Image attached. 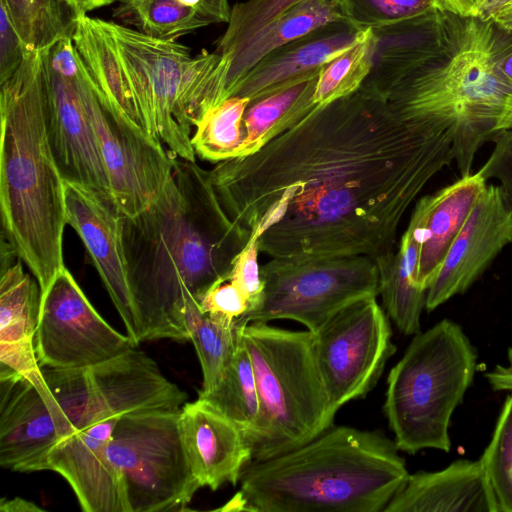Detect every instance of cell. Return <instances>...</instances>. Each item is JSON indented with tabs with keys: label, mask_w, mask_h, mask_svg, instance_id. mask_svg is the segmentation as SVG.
I'll list each match as a JSON object with an SVG mask.
<instances>
[{
	"label": "cell",
	"mask_w": 512,
	"mask_h": 512,
	"mask_svg": "<svg viewBox=\"0 0 512 512\" xmlns=\"http://www.w3.org/2000/svg\"><path fill=\"white\" fill-rule=\"evenodd\" d=\"M372 31L375 37L373 63L361 88L385 99L402 78L443 47L446 12L434 8Z\"/></svg>",
	"instance_id": "obj_23"
},
{
	"label": "cell",
	"mask_w": 512,
	"mask_h": 512,
	"mask_svg": "<svg viewBox=\"0 0 512 512\" xmlns=\"http://www.w3.org/2000/svg\"><path fill=\"white\" fill-rule=\"evenodd\" d=\"M300 1L302 0H247L234 4L227 28L215 43V52H235L261 28Z\"/></svg>",
	"instance_id": "obj_35"
},
{
	"label": "cell",
	"mask_w": 512,
	"mask_h": 512,
	"mask_svg": "<svg viewBox=\"0 0 512 512\" xmlns=\"http://www.w3.org/2000/svg\"><path fill=\"white\" fill-rule=\"evenodd\" d=\"M476 363L474 346L451 320L414 336L389 372L383 405L400 451L450 450L451 416L473 381Z\"/></svg>",
	"instance_id": "obj_8"
},
{
	"label": "cell",
	"mask_w": 512,
	"mask_h": 512,
	"mask_svg": "<svg viewBox=\"0 0 512 512\" xmlns=\"http://www.w3.org/2000/svg\"><path fill=\"white\" fill-rule=\"evenodd\" d=\"M510 242L512 204L500 184H487L430 284L425 308L465 292Z\"/></svg>",
	"instance_id": "obj_16"
},
{
	"label": "cell",
	"mask_w": 512,
	"mask_h": 512,
	"mask_svg": "<svg viewBox=\"0 0 512 512\" xmlns=\"http://www.w3.org/2000/svg\"><path fill=\"white\" fill-rule=\"evenodd\" d=\"M199 304L203 312L229 323L237 322L250 309L245 295L229 279L212 286Z\"/></svg>",
	"instance_id": "obj_38"
},
{
	"label": "cell",
	"mask_w": 512,
	"mask_h": 512,
	"mask_svg": "<svg viewBox=\"0 0 512 512\" xmlns=\"http://www.w3.org/2000/svg\"><path fill=\"white\" fill-rule=\"evenodd\" d=\"M499 67L505 78L512 84V49L503 55Z\"/></svg>",
	"instance_id": "obj_46"
},
{
	"label": "cell",
	"mask_w": 512,
	"mask_h": 512,
	"mask_svg": "<svg viewBox=\"0 0 512 512\" xmlns=\"http://www.w3.org/2000/svg\"><path fill=\"white\" fill-rule=\"evenodd\" d=\"M487 180L477 171L420 198L406 232L418 243L416 284L427 291Z\"/></svg>",
	"instance_id": "obj_21"
},
{
	"label": "cell",
	"mask_w": 512,
	"mask_h": 512,
	"mask_svg": "<svg viewBox=\"0 0 512 512\" xmlns=\"http://www.w3.org/2000/svg\"><path fill=\"white\" fill-rule=\"evenodd\" d=\"M478 0H434L436 9L460 16H474Z\"/></svg>",
	"instance_id": "obj_41"
},
{
	"label": "cell",
	"mask_w": 512,
	"mask_h": 512,
	"mask_svg": "<svg viewBox=\"0 0 512 512\" xmlns=\"http://www.w3.org/2000/svg\"><path fill=\"white\" fill-rule=\"evenodd\" d=\"M135 347L100 316L66 267L41 293L35 338L41 367L87 369Z\"/></svg>",
	"instance_id": "obj_14"
},
{
	"label": "cell",
	"mask_w": 512,
	"mask_h": 512,
	"mask_svg": "<svg viewBox=\"0 0 512 512\" xmlns=\"http://www.w3.org/2000/svg\"><path fill=\"white\" fill-rule=\"evenodd\" d=\"M26 48L44 51L72 37L77 15L63 0H0Z\"/></svg>",
	"instance_id": "obj_31"
},
{
	"label": "cell",
	"mask_w": 512,
	"mask_h": 512,
	"mask_svg": "<svg viewBox=\"0 0 512 512\" xmlns=\"http://www.w3.org/2000/svg\"><path fill=\"white\" fill-rule=\"evenodd\" d=\"M334 22H348L341 0H302L261 28L238 50L222 54L230 59L226 98L232 96L242 77L268 53Z\"/></svg>",
	"instance_id": "obj_25"
},
{
	"label": "cell",
	"mask_w": 512,
	"mask_h": 512,
	"mask_svg": "<svg viewBox=\"0 0 512 512\" xmlns=\"http://www.w3.org/2000/svg\"><path fill=\"white\" fill-rule=\"evenodd\" d=\"M320 70L250 102L243 116L245 136L237 157L255 153L319 106L313 96Z\"/></svg>",
	"instance_id": "obj_27"
},
{
	"label": "cell",
	"mask_w": 512,
	"mask_h": 512,
	"mask_svg": "<svg viewBox=\"0 0 512 512\" xmlns=\"http://www.w3.org/2000/svg\"><path fill=\"white\" fill-rule=\"evenodd\" d=\"M259 253L257 239L250 238L243 249L234 257L229 273V280L238 286L249 302L250 309L248 312L258 307L264 290L258 264Z\"/></svg>",
	"instance_id": "obj_37"
},
{
	"label": "cell",
	"mask_w": 512,
	"mask_h": 512,
	"mask_svg": "<svg viewBox=\"0 0 512 512\" xmlns=\"http://www.w3.org/2000/svg\"><path fill=\"white\" fill-rule=\"evenodd\" d=\"M408 476L396 443L382 433L331 427L298 448L252 460L219 510L384 512Z\"/></svg>",
	"instance_id": "obj_5"
},
{
	"label": "cell",
	"mask_w": 512,
	"mask_h": 512,
	"mask_svg": "<svg viewBox=\"0 0 512 512\" xmlns=\"http://www.w3.org/2000/svg\"><path fill=\"white\" fill-rule=\"evenodd\" d=\"M312 333L316 363L336 412L374 388L396 351L388 315L375 296L346 305Z\"/></svg>",
	"instance_id": "obj_11"
},
{
	"label": "cell",
	"mask_w": 512,
	"mask_h": 512,
	"mask_svg": "<svg viewBox=\"0 0 512 512\" xmlns=\"http://www.w3.org/2000/svg\"><path fill=\"white\" fill-rule=\"evenodd\" d=\"M478 2H479V0H478ZM477 6H478V5H477ZM475 12H476V11H475Z\"/></svg>",
	"instance_id": "obj_47"
},
{
	"label": "cell",
	"mask_w": 512,
	"mask_h": 512,
	"mask_svg": "<svg viewBox=\"0 0 512 512\" xmlns=\"http://www.w3.org/2000/svg\"><path fill=\"white\" fill-rule=\"evenodd\" d=\"M369 29V28H368ZM348 22H334L268 53L239 81L232 96L259 99L286 83L320 70L367 34Z\"/></svg>",
	"instance_id": "obj_22"
},
{
	"label": "cell",
	"mask_w": 512,
	"mask_h": 512,
	"mask_svg": "<svg viewBox=\"0 0 512 512\" xmlns=\"http://www.w3.org/2000/svg\"><path fill=\"white\" fill-rule=\"evenodd\" d=\"M260 273L262 300L240 324L290 319L314 332L346 305L378 296V267L366 255L271 258Z\"/></svg>",
	"instance_id": "obj_10"
},
{
	"label": "cell",
	"mask_w": 512,
	"mask_h": 512,
	"mask_svg": "<svg viewBox=\"0 0 512 512\" xmlns=\"http://www.w3.org/2000/svg\"><path fill=\"white\" fill-rule=\"evenodd\" d=\"M384 512H496L480 460L409 474Z\"/></svg>",
	"instance_id": "obj_24"
},
{
	"label": "cell",
	"mask_w": 512,
	"mask_h": 512,
	"mask_svg": "<svg viewBox=\"0 0 512 512\" xmlns=\"http://www.w3.org/2000/svg\"><path fill=\"white\" fill-rule=\"evenodd\" d=\"M118 23L157 39L177 41L200 28L228 23L229 0H117Z\"/></svg>",
	"instance_id": "obj_26"
},
{
	"label": "cell",
	"mask_w": 512,
	"mask_h": 512,
	"mask_svg": "<svg viewBox=\"0 0 512 512\" xmlns=\"http://www.w3.org/2000/svg\"><path fill=\"white\" fill-rule=\"evenodd\" d=\"M199 397L233 421L245 439L253 432L259 415V399L252 362L239 325L236 348L221 379L210 391L199 393Z\"/></svg>",
	"instance_id": "obj_29"
},
{
	"label": "cell",
	"mask_w": 512,
	"mask_h": 512,
	"mask_svg": "<svg viewBox=\"0 0 512 512\" xmlns=\"http://www.w3.org/2000/svg\"><path fill=\"white\" fill-rule=\"evenodd\" d=\"M459 158L452 134L409 125L360 88L208 176L228 220L261 253L375 260L396 250L409 206Z\"/></svg>",
	"instance_id": "obj_1"
},
{
	"label": "cell",
	"mask_w": 512,
	"mask_h": 512,
	"mask_svg": "<svg viewBox=\"0 0 512 512\" xmlns=\"http://www.w3.org/2000/svg\"><path fill=\"white\" fill-rule=\"evenodd\" d=\"M28 52L8 12L0 4V83L15 73Z\"/></svg>",
	"instance_id": "obj_39"
},
{
	"label": "cell",
	"mask_w": 512,
	"mask_h": 512,
	"mask_svg": "<svg viewBox=\"0 0 512 512\" xmlns=\"http://www.w3.org/2000/svg\"><path fill=\"white\" fill-rule=\"evenodd\" d=\"M506 365H496L486 374V378L494 390L512 392V348L508 349Z\"/></svg>",
	"instance_id": "obj_40"
},
{
	"label": "cell",
	"mask_w": 512,
	"mask_h": 512,
	"mask_svg": "<svg viewBox=\"0 0 512 512\" xmlns=\"http://www.w3.org/2000/svg\"><path fill=\"white\" fill-rule=\"evenodd\" d=\"M82 92L115 205L123 216H137L170 181L175 156L101 96L86 66Z\"/></svg>",
	"instance_id": "obj_13"
},
{
	"label": "cell",
	"mask_w": 512,
	"mask_h": 512,
	"mask_svg": "<svg viewBox=\"0 0 512 512\" xmlns=\"http://www.w3.org/2000/svg\"><path fill=\"white\" fill-rule=\"evenodd\" d=\"M42 55L48 91V134L60 174L64 182L114 201L82 92L85 65L72 37L59 40Z\"/></svg>",
	"instance_id": "obj_12"
},
{
	"label": "cell",
	"mask_w": 512,
	"mask_h": 512,
	"mask_svg": "<svg viewBox=\"0 0 512 512\" xmlns=\"http://www.w3.org/2000/svg\"><path fill=\"white\" fill-rule=\"evenodd\" d=\"M238 325L259 399L257 423L246 438L253 460L286 453L331 428L336 411L316 363L313 333L261 322Z\"/></svg>",
	"instance_id": "obj_7"
},
{
	"label": "cell",
	"mask_w": 512,
	"mask_h": 512,
	"mask_svg": "<svg viewBox=\"0 0 512 512\" xmlns=\"http://www.w3.org/2000/svg\"><path fill=\"white\" fill-rule=\"evenodd\" d=\"M72 40L110 105L160 140L173 156L196 162L193 127L224 98L226 56L206 50L192 56L178 41L88 15L77 18Z\"/></svg>",
	"instance_id": "obj_3"
},
{
	"label": "cell",
	"mask_w": 512,
	"mask_h": 512,
	"mask_svg": "<svg viewBox=\"0 0 512 512\" xmlns=\"http://www.w3.org/2000/svg\"><path fill=\"white\" fill-rule=\"evenodd\" d=\"M479 460L496 512H512V392L504 402L491 441Z\"/></svg>",
	"instance_id": "obj_34"
},
{
	"label": "cell",
	"mask_w": 512,
	"mask_h": 512,
	"mask_svg": "<svg viewBox=\"0 0 512 512\" xmlns=\"http://www.w3.org/2000/svg\"><path fill=\"white\" fill-rule=\"evenodd\" d=\"M66 224L79 235L135 345L139 322L123 243V217L114 201L65 182Z\"/></svg>",
	"instance_id": "obj_17"
},
{
	"label": "cell",
	"mask_w": 512,
	"mask_h": 512,
	"mask_svg": "<svg viewBox=\"0 0 512 512\" xmlns=\"http://www.w3.org/2000/svg\"><path fill=\"white\" fill-rule=\"evenodd\" d=\"M42 51H29L0 83L2 237L37 280L41 293L65 267V182L48 134Z\"/></svg>",
	"instance_id": "obj_4"
},
{
	"label": "cell",
	"mask_w": 512,
	"mask_h": 512,
	"mask_svg": "<svg viewBox=\"0 0 512 512\" xmlns=\"http://www.w3.org/2000/svg\"><path fill=\"white\" fill-rule=\"evenodd\" d=\"M185 317L202 369L203 382L199 393H206L217 385L234 353L238 324L203 312L194 298L186 303Z\"/></svg>",
	"instance_id": "obj_30"
},
{
	"label": "cell",
	"mask_w": 512,
	"mask_h": 512,
	"mask_svg": "<svg viewBox=\"0 0 512 512\" xmlns=\"http://www.w3.org/2000/svg\"><path fill=\"white\" fill-rule=\"evenodd\" d=\"M40 298V286L24 271L21 259L1 270L0 374L15 373L24 377L55 410L56 404L35 348Z\"/></svg>",
	"instance_id": "obj_20"
},
{
	"label": "cell",
	"mask_w": 512,
	"mask_h": 512,
	"mask_svg": "<svg viewBox=\"0 0 512 512\" xmlns=\"http://www.w3.org/2000/svg\"><path fill=\"white\" fill-rule=\"evenodd\" d=\"M0 510L2 512H39L43 511L41 507H38L33 502L26 499L15 497L8 499L3 497L0 502Z\"/></svg>",
	"instance_id": "obj_43"
},
{
	"label": "cell",
	"mask_w": 512,
	"mask_h": 512,
	"mask_svg": "<svg viewBox=\"0 0 512 512\" xmlns=\"http://www.w3.org/2000/svg\"><path fill=\"white\" fill-rule=\"evenodd\" d=\"M512 3V0H479L475 17L482 21H489L504 6Z\"/></svg>",
	"instance_id": "obj_44"
},
{
	"label": "cell",
	"mask_w": 512,
	"mask_h": 512,
	"mask_svg": "<svg viewBox=\"0 0 512 512\" xmlns=\"http://www.w3.org/2000/svg\"><path fill=\"white\" fill-rule=\"evenodd\" d=\"M124 410L106 399L88 408L80 430L59 441L48 457V470L71 486L85 512H129L108 447Z\"/></svg>",
	"instance_id": "obj_15"
},
{
	"label": "cell",
	"mask_w": 512,
	"mask_h": 512,
	"mask_svg": "<svg viewBox=\"0 0 512 512\" xmlns=\"http://www.w3.org/2000/svg\"><path fill=\"white\" fill-rule=\"evenodd\" d=\"M60 439L58 417L36 387L18 374H0L1 467L48 470L49 454Z\"/></svg>",
	"instance_id": "obj_18"
},
{
	"label": "cell",
	"mask_w": 512,
	"mask_h": 512,
	"mask_svg": "<svg viewBox=\"0 0 512 512\" xmlns=\"http://www.w3.org/2000/svg\"><path fill=\"white\" fill-rule=\"evenodd\" d=\"M512 49V32L492 20L446 12L443 47L387 94L390 109L406 123L451 131L479 150L512 130V84L499 63Z\"/></svg>",
	"instance_id": "obj_6"
},
{
	"label": "cell",
	"mask_w": 512,
	"mask_h": 512,
	"mask_svg": "<svg viewBox=\"0 0 512 512\" xmlns=\"http://www.w3.org/2000/svg\"><path fill=\"white\" fill-rule=\"evenodd\" d=\"M179 426L189 465L201 487L215 491L226 483L239 482L253 458L233 421L198 397L181 407Z\"/></svg>",
	"instance_id": "obj_19"
},
{
	"label": "cell",
	"mask_w": 512,
	"mask_h": 512,
	"mask_svg": "<svg viewBox=\"0 0 512 512\" xmlns=\"http://www.w3.org/2000/svg\"><path fill=\"white\" fill-rule=\"evenodd\" d=\"M347 21L358 28H378L435 8L434 0H341Z\"/></svg>",
	"instance_id": "obj_36"
},
{
	"label": "cell",
	"mask_w": 512,
	"mask_h": 512,
	"mask_svg": "<svg viewBox=\"0 0 512 512\" xmlns=\"http://www.w3.org/2000/svg\"><path fill=\"white\" fill-rule=\"evenodd\" d=\"M180 409L126 413L114 428L108 458L129 512L182 511L201 488L182 443Z\"/></svg>",
	"instance_id": "obj_9"
},
{
	"label": "cell",
	"mask_w": 512,
	"mask_h": 512,
	"mask_svg": "<svg viewBox=\"0 0 512 512\" xmlns=\"http://www.w3.org/2000/svg\"><path fill=\"white\" fill-rule=\"evenodd\" d=\"M418 253V243L405 231L395 251L375 259L378 295L384 310L406 335L420 332V317L426 305L427 291L415 281Z\"/></svg>",
	"instance_id": "obj_28"
},
{
	"label": "cell",
	"mask_w": 512,
	"mask_h": 512,
	"mask_svg": "<svg viewBox=\"0 0 512 512\" xmlns=\"http://www.w3.org/2000/svg\"><path fill=\"white\" fill-rule=\"evenodd\" d=\"M491 20L499 28L512 32V3L501 8Z\"/></svg>",
	"instance_id": "obj_45"
},
{
	"label": "cell",
	"mask_w": 512,
	"mask_h": 512,
	"mask_svg": "<svg viewBox=\"0 0 512 512\" xmlns=\"http://www.w3.org/2000/svg\"><path fill=\"white\" fill-rule=\"evenodd\" d=\"M374 48L375 37L369 28L361 41L324 65L318 76L314 102L323 106L358 91L370 73Z\"/></svg>",
	"instance_id": "obj_33"
},
{
	"label": "cell",
	"mask_w": 512,
	"mask_h": 512,
	"mask_svg": "<svg viewBox=\"0 0 512 512\" xmlns=\"http://www.w3.org/2000/svg\"><path fill=\"white\" fill-rule=\"evenodd\" d=\"M77 15H88L89 12L115 4L117 0H63Z\"/></svg>",
	"instance_id": "obj_42"
},
{
	"label": "cell",
	"mask_w": 512,
	"mask_h": 512,
	"mask_svg": "<svg viewBox=\"0 0 512 512\" xmlns=\"http://www.w3.org/2000/svg\"><path fill=\"white\" fill-rule=\"evenodd\" d=\"M247 97L231 96L205 111L196 121L191 142L195 154L210 162L235 158L244 140Z\"/></svg>",
	"instance_id": "obj_32"
},
{
	"label": "cell",
	"mask_w": 512,
	"mask_h": 512,
	"mask_svg": "<svg viewBox=\"0 0 512 512\" xmlns=\"http://www.w3.org/2000/svg\"><path fill=\"white\" fill-rule=\"evenodd\" d=\"M123 243L139 322V343L190 340L185 308L229 279L246 245L221 209L208 171L175 157L157 199L134 217L123 216Z\"/></svg>",
	"instance_id": "obj_2"
}]
</instances>
